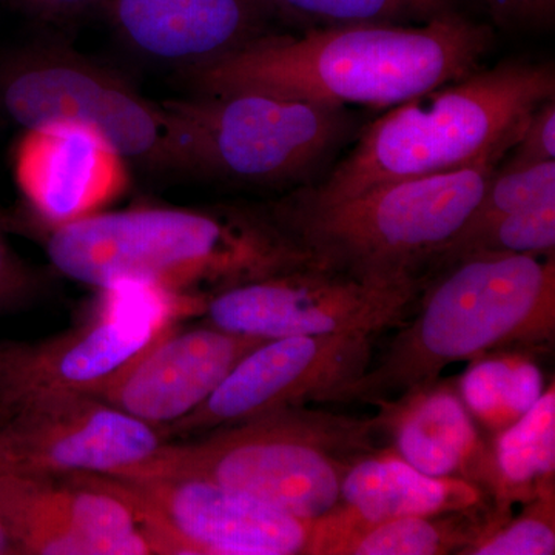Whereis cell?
I'll return each instance as SVG.
<instances>
[{"instance_id": "6da1fadb", "label": "cell", "mask_w": 555, "mask_h": 555, "mask_svg": "<svg viewBox=\"0 0 555 555\" xmlns=\"http://www.w3.org/2000/svg\"><path fill=\"white\" fill-rule=\"evenodd\" d=\"M492 43L488 25L455 10L425 24L273 31L182 76L195 93L261 91L345 108H390L477 72Z\"/></svg>"}, {"instance_id": "7a4b0ae2", "label": "cell", "mask_w": 555, "mask_h": 555, "mask_svg": "<svg viewBox=\"0 0 555 555\" xmlns=\"http://www.w3.org/2000/svg\"><path fill=\"white\" fill-rule=\"evenodd\" d=\"M46 251L62 275L100 291L139 281L204 294L313 264L266 207L104 210L49 229Z\"/></svg>"}, {"instance_id": "3957f363", "label": "cell", "mask_w": 555, "mask_h": 555, "mask_svg": "<svg viewBox=\"0 0 555 555\" xmlns=\"http://www.w3.org/2000/svg\"><path fill=\"white\" fill-rule=\"evenodd\" d=\"M551 98V64L511 60L478 68L387 108L323 181L291 196L324 206L387 182L473 166L513 147L528 116Z\"/></svg>"}, {"instance_id": "277c9868", "label": "cell", "mask_w": 555, "mask_h": 555, "mask_svg": "<svg viewBox=\"0 0 555 555\" xmlns=\"http://www.w3.org/2000/svg\"><path fill=\"white\" fill-rule=\"evenodd\" d=\"M420 294L414 320L347 390L345 403L393 400L436 385L456 361L553 341L554 254L465 258L423 278Z\"/></svg>"}, {"instance_id": "5b68a950", "label": "cell", "mask_w": 555, "mask_h": 555, "mask_svg": "<svg viewBox=\"0 0 555 555\" xmlns=\"http://www.w3.org/2000/svg\"><path fill=\"white\" fill-rule=\"evenodd\" d=\"M378 416L288 408L210 430L192 443L167 441L118 478H203L278 511L315 521L339 503L347 467L374 452Z\"/></svg>"}, {"instance_id": "8992f818", "label": "cell", "mask_w": 555, "mask_h": 555, "mask_svg": "<svg viewBox=\"0 0 555 555\" xmlns=\"http://www.w3.org/2000/svg\"><path fill=\"white\" fill-rule=\"evenodd\" d=\"M387 182L338 203L288 198L268 206L273 221L320 268L372 281H422L430 259L462 228L505 158Z\"/></svg>"}, {"instance_id": "52a82bcc", "label": "cell", "mask_w": 555, "mask_h": 555, "mask_svg": "<svg viewBox=\"0 0 555 555\" xmlns=\"http://www.w3.org/2000/svg\"><path fill=\"white\" fill-rule=\"evenodd\" d=\"M182 131L188 175L254 188H306L356 130L349 108L261 91L164 102Z\"/></svg>"}, {"instance_id": "ba28073f", "label": "cell", "mask_w": 555, "mask_h": 555, "mask_svg": "<svg viewBox=\"0 0 555 555\" xmlns=\"http://www.w3.org/2000/svg\"><path fill=\"white\" fill-rule=\"evenodd\" d=\"M0 113L24 130L86 127L127 163L188 175L181 127L166 104L64 47H24L0 57Z\"/></svg>"}, {"instance_id": "9c48e42d", "label": "cell", "mask_w": 555, "mask_h": 555, "mask_svg": "<svg viewBox=\"0 0 555 555\" xmlns=\"http://www.w3.org/2000/svg\"><path fill=\"white\" fill-rule=\"evenodd\" d=\"M207 298L139 281L101 288L89 323L39 341L0 343V406L53 390L93 396L178 320L204 313Z\"/></svg>"}, {"instance_id": "30bf717a", "label": "cell", "mask_w": 555, "mask_h": 555, "mask_svg": "<svg viewBox=\"0 0 555 555\" xmlns=\"http://www.w3.org/2000/svg\"><path fill=\"white\" fill-rule=\"evenodd\" d=\"M422 281H372L320 268L287 270L208 295L214 326L261 339L366 334L400 326Z\"/></svg>"}, {"instance_id": "8fae6325", "label": "cell", "mask_w": 555, "mask_h": 555, "mask_svg": "<svg viewBox=\"0 0 555 555\" xmlns=\"http://www.w3.org/2000/svg\"><path fill=\"white\" fill-rule=\"evenodd\" d=\"M167 440L164 427L90 393L53 390L0 406V473L119 477Z\"/></svg>"}, {"instance_id": "7c38bea8", "label": "cell", "mask_w": 555, "mask_h": 555, "mask_svg": "<svg viewBox=\"0 0 555 555\" xmlns=\"http://www.w3.org/2000/svg\"><path fill=\"white\" fill-rule=\"evenodd\" d=\"M133 503L156 554H309L313 521L193 477H109Z\"/></svg>"}, {"instance_id": "4fadbf2b", "label": "cell", "mask_w": 555, "mask_h": 555, "mask_svg": "<svg viewBox=\"0 0 555 555\" xmlns=\"http://www.w3.org/2000/svg\"><path fill=\"white\" fill-rule=\"evenodd\" d=\"M372 363V335L268 339L222 379L195 411L164 427L167 437L210 433L283 409L345 403Z\"/></svg>"}, {"instance_id": "5bb4252c", "label": "cell", "mask_w": 555, "mask_h": 555, "mask_svg": "<svg viewBox=\"0 0 555 555\" xmlns=\"http://www.w3.org/2000/svg\"><path fill=\"white\" fill-rule=\"evenodd\" d=\"M0 513L22 555L156 554L137 507L100 474L0 473Z\"/></svg>"}, {"instance_id": "9a60e30c", "label": "cell", "mask_w": 555, "mask_h": 555, "mask_svg": "<svg viewBox=\"0 0 555 555\" xmlns=\"http://www.w3.org/2000/svg\"><path fill=\"white\" fill-rule=\"evenodd\" d=\"M268 341L214 326H177L142 350L93 393L158 427L195 411L251 350Z\"/></svg>"}, {"instance_id": "2e32d148", "label": "cell", "mask_w": 555, "mask_h": 555, "mask_svg": "<svg viewBox=\"0 0 555 555\" xmlns=\"http://www.w3.org/2000/svg\"><path fill=\"white\" fill-rule=\"evenodd\" d=\"M14 178L49 229L93 217L129 188V163L96 131L73 124L25 130Z\"/></svg>"}, {"instance_id": "e0dca14e", "label": "cell", "mask_w": 555, "mask_h": 555, "mask_svg": "<svg viewBox=\"0 0 555 555\" xmlns=\"http://www.w3.org/2000/svg\"><path fill=\"white\" fill-rule=\"evenodd\" d=\"M104 13L127 47L181 75L246 49L275 22L264 0H107Z\"/></svg>"}, {"instance_id": "ac0fdd59", "label": "cell", "mask_w": 555, "mask_h": 555, "mask_svg": "<svg viewBox=\"0 0 555 555\" xmlns=\"http://www.w3.org/2000/svg\"><path fill=\"white\" fill-rule=\"evenodd\" d=\"M379 425L409 465L430 477L460 478L495 500V514L509 518L513 495L496 466L494 449L478 433L474 416L451 386L436 385L379 401Z\"/></svg>"}, {"instance_id": "d6986e66", "label": "cell", "mask_w": 555, "mask_h": 555, "mask_svg": "<svg viewBox=\"0 0 555 555\" xmlns=\"http://www.w3.org/2000/svg\"><path fill=\"white\" fill-rule=\"evenodd\" d=\"M485 491L460 478L420 473L397 451L357 456L341 481L338 511L366 524L480 509Z\"/></svg>"}, {"instance_id": "ffe728a7", "label": "cell", "mask_w": 555, "mask_h": 555, "mask_svg": "<svg viewBox=\"0 0 555 555\" xmlns=\"http://www.w3.org/2000/svg\"><path fill=\"white\" fill-rule=\"evenodd\" d=\"M499 524L495 514L478 509L441 516L401 517L366 524L337 507L313 521L312 555H441L462 554Z\"/></svg>"}, {"instance_id": "44dd1931", "label": "cell", "mask_w": 555, "mask_h": 555, "mask_svg": "<svg viewBox=\"0 0 555 555\" xmlns=\"http://www.w3.org/2000/svg\"><path fill=\"white\" fill-rule=\"evenodd\" d=\"M543 392L542 371L518 353L477 358L460 382V397L474 418L489 429L516 423Z\"/></svg>"}, {"instance_id": "7402d4cb", "label": "cell", "mask_w": 555, "mask_h": 555, "mask_svg": "<svg viewBox=\"0 0 555 555\" xmlns=\"http://www.w3.org/2000/svg\"><path fill=\"white\" fill-rule=\"evenodd\" d=\"M492 449L514 502L528 503L534 499L537 485L554 478V383L516 423L500 430Z\"/></svg>"}, {"instance_id": "603a6c76", "label": "cell", "mask_w": 555, "mask_h": 555, "mask_svg": "<svg viewBox=\"0 0 555 555\" xmlns=\"http://www.w3.org/2000/svg\"><path fill=\"white\" fill-rule=\"evenodd\" d=\"M460 0H264L275 21L298 27L356 24H425L456 10Z\"/></svg>"}, {"instance_id": "cb8c5ba5", "label": "cell", "mask_w": 555, "mask_h": 555, "mask_svg": "<svg viewBox=\"0 0 555 555\" xmlns=\"http://www.w3.org/2000/svg\"><path fill=\"white\" fill-rule=\"evenodd\" d=\"M555 247V199L500 219L462 241H448L430 259L423 278L480 255H550Z\"/></svg>"}, {"instance_id": "d4e9b609", "label": "cell", "mask_w": 555, "mask_h": 555, "mask_svg": "<svg viewBox=\"0 0 555 555\" xmlns=\"http://www.w3.org/2000/svg\"><path fill=\"white\" fill-rule=\"evenodd\" d=\"M551 199H555V160L521 170H495L477 206L449 241L470 238L500 219Z\"/></svg>"}, {"instance_id": "484cf974", "label": "cell", "mask_w": 555, "mask_h": 555, "mask_svg": "<svg viewBox=\"0 0 555 555\" xmlns=\"http://www.w3.org/2000/svg\"><path fill=\"white\" fill-rule=\"evenodd\" d=\"M554 478L537 485L535 496L517 518H506L486 532L465 555L555 554Z\"/></svg>"}, {"instance_id": "4316f807", "label": "cell", "mask_w": 555, "mask_h": 555, "mask_svg": "<svg viewBox=\"0 0 555 555\" xmlns=\"http://www.w3.org/2000/svg\"><path fill=\"white\" fill-rule=\"evenodd\" d=\"M551 160H555V98L540 104L528 116L524 129L496 170L528 169Z\"/></svg>"}, {"instance_id": "83f0119b", "label": "cell", "mask_w": 555, "mask_h": 555, "mask_svg": "<svg viewBox=\"0 0 555 555\" xmlns=\"http://www.w3.org/2000/svg\"><path fill=\"white\" fill-rule=\"evenodd\" d=\"M39 288V273L11 247L0 218V313L25 305Z\"/></svg>"}, {"instance_id": "f1b7e54d", "label": "cell", "mask_w": 555, "mask_h": 555, "mask_svg": "<svg viewBox=\"0 0 555 555\" xmlns=\"http://www.w3.org/2000/svg\"><path fill=\"white\" fill-rule=\"evenodd\" d=\"M496 24L540 27L554 17L555 0H481Z\"/></svg>"}, {"instance_id": "f546056e", "label": "cell", "mask_w": 555, "mask_h": 555, "mask_svg": "<svg viewBox=\"0 0 555 555\" xmlns=\"http://www.w3.org/2000/svg\"><path fill=\"white\" fill-rule=\"evenodd\" d=\"M40 21L65 24L104 11L107 0H7Z\"/></svg>"}, {"instance_id": "4dcf8cb0", "label": "cell", "mask_w": 555, "mask_h": 555, "mask_svg": "<svg viewBox=\"0 0 555 555\" xmlns=\"http://www.w3.org/2000/svg\"><path fill=\"white\" fill-rule=\"evenodd\" d=\"M0 555H22L20 543L14 539L2 513H0Z\"/></svg>"}]
</instances>
